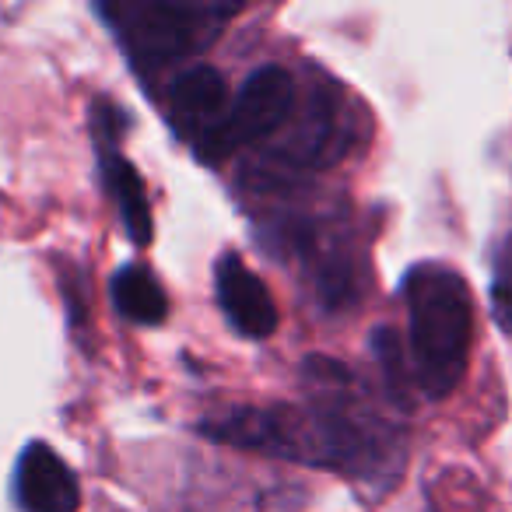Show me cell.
<instances>
[{
    "label": "cell",
    "instance_id": "6da1fadb",
    "mask_svg": "<svg viewBox=\"0 0 512 512\" xmlns=\"http://www.w3.org/2000/svg\"><path fill=\"white\" fill-rule=\"evenodd\" d=\"M302 383L316 467H334L355 481H376L400 467L397 428L376 411L355 372L330 358H306Z\"/></svg>",
    "mask_w": 512,
    "mask_h": 512
},
{
    "label": "cell",
    "instance_id": "7a4b0ae2",
    "mask_svg": "<svg viewBox=\"0 0 512 512\" xmlns=\"http://www.w3.org/2000/svg\"><path fill=\"white\" fill-rule=\"evenodd\" d=\"M411 316V358L421 393L446 400L467 372L474 341V299L467 281L442 264H418L404 278Z\"/></svg>",
    "mask_w": 512,
    "mask_h": 512
},
{
    "label": "cell",
    "instance_id": "3957f363",
    "mask_svg": "<svg viewBox=\"0 0 512 512\" xmlns=\"http://www.w3.org/2000/svg\"><path fill=\"white\" fill-rule=\"evenodd\" d=\"M113 22L130 64L155 74L218 39L221 25L235 15L232 4H120L102 8Z\"/></svg>",
    "mask_w": 512,
    "mask_h": 512
},
{
    "label": "cell",
    "instance_id": "277c9868",
    "mask_svg": "<svg viewBox=\"0 0 512 512\" xmlns=\"http://www.w3.org/2000/svg\"><path fill=\"white\" fill-rule=\"evenodd\" d=\"M295 109V78L278 64H267L260 71H253L242 81L239 95L228 106L225 123L218 127V134L211 137V144L204 148V158H225L228 151H235L239 144H253L260 137H271L274 130H281L288 123Z\"/></svg>",
    "mask_w": 512,
    "mask_h": 512
},
{
    "label": "cell",
    "instance_id": "5b68a950",
    "mask_svg": "<svg viewBox=\"0 0 512 512\" xmlns=\"http://www.w3.org/2000/svg\"><path fill=\"white\" fill-rule=\"evenodd\" d=\"M120 127L123 116L116 106L99 102L95 106V137H99V165H102V183H106L109 197L120 207V218L127 235L137 246H148L151 242V204H148V190H144V179L137 176V169L130 165V158H123L116 151L120 141Z\"/></svg>",
    "mask_w": 512,
    "mask_h": 512
},
{
    "label": "cell",
    "instance_id": "8992f818",
    "mask_svg": "<svg viewBox=\"0 0 512 512\" xmlns=\"http://www.w3.org/2000/svg\"><path fill=\"white\" fill-rule=\"evenodd\" d=\"M214 292H218V302L225 309L228 323L242 337L264 341V337H271L278 330V306H274L267 285L249 271L242 256H221L218 267H214Z\"/></svg>",
    "mask_w": 512,
    "mask_h": 512
},
{
    "label": "cell",
    "instance_id": "52a82bcc",
    "mask_svg": "<svg viewBox=\"0 0 512 512\" xmlns=\"http://www.w3.org/2000/svg\"><path fill=\"white\" fill-rule=\"evenodd\" d=\"M225 116H228V85L214 67L207 64L190 67V71H183L172 81V120L197 144L200 155L211 144V137L218 134Z\"/></svg>",
    "mask_w": 512,
    "mask_h": 512
},
{
    "label": "cell",
    "instance_id": "ba28073f",
    "mask_svg": "<svg viewBox=\"0 0 512 512\" xmlns=\"http://www.w3.org/2000/svg\"><path fill=\"white\" fill-rule=\"evenodd\" d=\"M15 495L25 512H74L81 505L78 477L46 442H32L18 456Z\"/></svg>",
    "mask_w": 512,
    "mask_h": 512
},
{
    "label": "cell",
    "instance_id": "9c48e42d",
    "mask_svg": "<svg viewBox=\"0 0 512 512\" xmlns=\"http://www.w3.org/2000/svg\"><path fill=\"white\" fill-rule=\"evenodd\" d=\"M113 302L120 309V316H127L130 323H141V327H155V323H162L169 316V295L162 292L155 274L137 264L116 271Z\"/></svg>",
    "mask_w": 512,
    "mask_h": 512
},
{
    "label": "cell",
    "instance_id": "30bf717a",
    "mask_svg": "<svg viewBox=\"0 0 512 512\" xmlns=\"http://www.w3.org/2000/svg\"><path fill=\"white\" fill-rule=\"evenodd\" d=\"M491 302L495 316L505 330L512 334V235L498 246L495 253V281H491Z\"/></svg>",
    "mask_w": 512,
    "mask_h": 512
},
{
    "label": "cell",
    "instance_id": "8fae6325",
    "mask_svg": "<svg viewBox=\"0 0 512 512\" xmlns=\"http://www.w3.org/2000/svg\"><path fill=\"white\" fill-rule=\"evenodd\" d=\"M372 351H376V358L383 362V372L386 379H390V386L397 393L393 397H404V386H407V376H404V365H400V344L397 337H393V330H379V334H372Z\"/></svg>",
    "mask_w": 512,
    "mask_h": 512
}]
</instances>
